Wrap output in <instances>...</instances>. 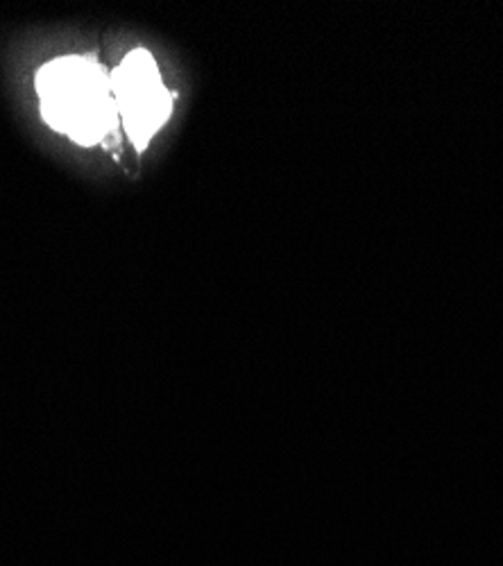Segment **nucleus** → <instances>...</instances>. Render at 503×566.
Here are the masks:
<instances>
[{
    "label": "nucleus",
    "instance_id": "obj_1",
    "mask_svg": "<svg viewBox=\"0 0 503 566\" xmlns=\"http://www.w3.org/2000/svg\"><path fill=\"white\" fill-rule=\"evenodd\" d=\"M43 116L80 144H96L114 123L109 84L88 71L82 60H57L36 77Z\"/></svg>",
    "mask_w": 503,
    "mask_h": 566
},
{
    "label": "nucleus",
    "instance_id": "obj_2",
    "mask_svg": "<svg viewBox=\"0 0 503 566\" xmlns=\"http://www.w3.org/2000/svg\"><path fill=\"white\" fill-rule=\"evenodd\" d=\"M116 103L134 144L146 148L148 138L168 120L172 98L161 84L148 51H134L114 73Z\"/></svg>",
    "mask_w": 503,
    "mask_h": 566
}]
</instances>
